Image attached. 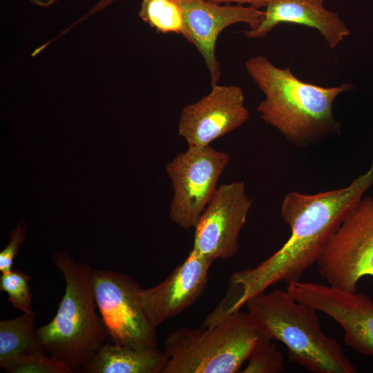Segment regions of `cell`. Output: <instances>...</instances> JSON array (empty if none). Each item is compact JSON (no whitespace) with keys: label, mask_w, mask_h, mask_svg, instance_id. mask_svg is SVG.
<instances>
[{"label":"cell","mask_w":373,"mask_h":373,"mask_svg":"<svg viewBox=\"0 0 373 373\" xmlns=\"http://www.w3.org/2000/svg\"><path fill=\"white\" fill-rule=\"evenodd\" d=\"M372 185L373 159L367 171L345 187L315 194L287 193L281 203L280 216L290 227V236L258 265L231 276L220 301L224 309L233 313L273 285L300 280L317 262L343 220Z\"/></svg>","instance_id":"1"},{"label":"cell","mask_w":373,"mask_h":373,"mask_svg":"<svg viewBox=\"0 0 373 373\" xmlns=\"http://www.w3.org/2000/svg\"><path fill=\"white\" fill-rule=\"evenodd\" d=\"M245 68L265 99L257 106L261 119L291 144L305 148L340 133L333 113L337 97L354 88L352 84L324 87L297 78L289 66L280 68L265 56L251 57Z\"/></svg>","instance_id":"2"},{"label":"cell","mask_w":373,"mask_h":373,"mask_svg":"<svg viewBox=\"0 0 373 373\" xmlns=\"http://www.w3.org/2000/svg\"><path fill=\"white\" fill-rule=\"evenodd\" d=\"M250 325L260 334L283 343L291 361L314 373H356L341 345L321 329L318 311L275 289L246 305Z\"/></svg>","instance_id":"3"},{"label":"cell","mask_w":373,"mask_h":373,"mask_svg":"<svg viewBox=\"0 0 373 373\" xmlns=\"http://www.w3.org/2000/svg\"><path fill=\"white\" fill-rule=\"evenodd\" d=\"M52 260L64 276L65 292L54 318L36 330L37 336L47 354L80 372L108 338L96 311L93 269L64 251L55 253Z\"/></svg>","instance_id":"4"},{"label":"cell","mask_w":373,"mask_h":373,"mask_svg":"<svg viewBox=\"0 0 373 373\" xmlns=\"http://www.w3.org/2000/svg\"><path fill=\"white\" fill-rule=\"evenodd\" d=\"M259 335L241 309L211 325L179 327L164 340L162 373L239 372Z\"/></svg>","instance_id":"5"},{"label":"cell","mask_w":373,"mask_h":373,"mask_svg":"<svg viewBox=\"0 0 373 373\" xmlns=\"http://www.w3.org/2000/svg\"><path fill=\"white\" fill-rule=\"evenodd\" d=\"M92 278L97 309L108 340L138 350L158 348L156 327L141 303L139 284L112 270L93 269Z\"/></svg>","instance_id":"6"},{"label":"cell","mask_w":373,"mask_h":373,"mask_svg":"<svg viewBox=\"0 0 373 373\" xmlns=\"http://www.w3.org/2000/svg\"><path fill=\"white\" fill-rule=\"evenodd\" d=\"M316 264L328 285L350 291H356L362 278L373 277V196L359 201Z\"/></svg>","instance_id":"7"},{"label":"cell","mask_w":373,"mask_h":373,"mask_svg":"<svg viewBox=\"0 0 373 373\" xmlns=\"http://www.w3.org/2000/svg\"><path fill=\"white\" fill-rule=\"evenodd\" d=\"M230 155L207 146L188 147L166 166L173 188L171 220L183 229L194 228L218 188Z\"/></svg>","instance_id":"8"},{"label":"cell","mask_w":373,"mask_h":373,"mask_svg":"<svg viewBox=\"0 0 373 373\" xmlns=\"http://www.w3.org/2000/svg\"><path fill=\"white\" fill-rule=\"evenodd\" d=\"M287 290L297 300L321 312L344 331L347 345L373 357V301L365 294L330 285L295 281Z\"/></svg>","instance_id":"9"},{"label":"cell","mask_w":373,"mask_h":373,"mask_svg":"<svg viewBox=\"0 0 373 373\" xmlns=\"http://www.w3.org/2000/svg\"><path fill=\"white\" fill-rule=\"evenodd\" d=\"M251 205L243 181L219 185L194 227L192 249L213 260L234 256Z\"/></svg>","instance_id":"10"},{"label":"cell","mask_w":373,"mask_h":373,"mask_svg":"<svg viewBox=\"0 0 373 373\" xmlns=\"http://www.w3.org/2000/svg\"><path fill=\"white\" fill-rule=\"evenodd\" d=\"M249 117L242 88L216 84L209 94L182 109L178 134L188 147H204L242 126Z\"/></svg>","instance_id":"11"},{"label":"cell","mask_w":373,"mask_h":373,"mask_svg":"<svg viewBox=\"0 0 373 373\" xmlns=\"http://www.w3.org/2000/svg\"><path fill=\"white\" fill-rule=\"evenodd\" d=\"M181 8L182 37L195 46L211 77V84H218L221 76L220 64L216 55V44L220 32L228 26L245 23L249 30L256 29L265 12L251 6H221L205 0H175Z\"/></svg>","instance_id":"12"},{"label":"cell","mask_w":373,"mask_h":373,"mask_svg":"<svg viewBox=\"0 0 373 373\" xmlns=\"http://www.w3.org/2000/svg\"><path fill=\"white\" fill-rule=\"evenodd\" d=\"M213 261L191 249L183 262L162 283L140 289L141 303L155 327L185 311L200 298Z\"/></svg>","instance_id":"13"},{"label":"cell","mask_w":373,"mask_h":373,"mask_svg":"<svg viewBox=\"0 0 373 373\" xmlns=\"http://www.w3.org/2000/svg\"><path fill=\"white\" fill-rule=\"evenodd\" d=\"M264 12L258 27L245 32L247 37H264L280 23H290L317 30L334 48L350 33L338 15L324 7L323 0H271Z\"/></svg>","instance_id":"14"},{"label":"cell","mask_w":373,"mask_h":373,"mask_svg":"<svg viewBox=\"0 0 373 373\" xmlns=\"http://www.w3.org/2000/svg\"><path fill=\"white\" fill-rule=\"evenodd\" d=\"M169 358L159 348L138 350L108 340L84 367L86 373H162Z\"/></svg>","instance_id":"15"},{"label":"cell","mask_w":373,"mask_h":373,"mask_svg":"<svg viewBox=\"0 0 373 373\" xmlns=\"http://www.w3.org/2000/svg\"><path fill=\"white\" fill-rule=\"evenodd\" d=\"M37 312L32 310L23 315L0 321V367L5 370L10 364L42 352L34 323Z\"/></svg>","instance_id":"16"},{"label":"cell","mask_w":373,"mask_h":373,"mask_svg":"<svg viewBox=\"0 0 373 373\" xmlns=\"http://www.w3.org/2000/svg\"><path fill=\"white\" fill-rule=\"evenodd\" d=\"M139 16L157 32L183 34L182 14L175 0H142Z\"/></svg>","instance_id":"17"},{"label":"cell","mask_w":373,"mask_h":373,"mask_svg":"<svg viewBox=\"0 0 373 373\" xmlns=\"http://www.w3.org/2000/svg\"><path fill=\"white\" fill-rule=\"evenodd\" d=\"M274 340L260 334L247 358L242 373H279L285 370V359Z\"/></svg>","instance_id":"18"},{"label":"cell","mask_w":373,"mask_h":373,"mask_svg":"<svg viewBox=\"0 0 373 373\" xmlns=\"http://www.w3.org/2000/svg\"><path fill=\"white\" fill-rule=\"evenodd\" d=\"M30 277L18 270L12 269L0 276V290L6 292L8 301L17 309L28 313L30 307L32 294L29 286Z\"/></svg>","instance_id":"19"},{"label":"cell","mask_w":373,"mask_h":373,"mask_svg":"<svg viewBox=\"0 0 373 373\" xmlns=\"http://www.w3.org/2000/svg\"><path fill=\"white\" fill-rule=\"evenodd\" d=\"M5 370L10 373H73L66 364L45 352L20 359Z\"/></svg>","instance_id":"20"},{"label":"cell","mask_w":373,"mask_h":373,"mask_svg":"<svg viewBox=\"0 0 373 373\" xmlns=\"http://www.w3.org/2000/svg\"><path fill=\"white\" fill-rule=\"evenodd\" d=\"M26 235V222H19L10 233V241L0 252V271L8 272L12 269L14 260Z\"/></svg>","instance_id":"21"},{"label":"cell","mask_w":373,"mask_h":373,"mask_svg":"<svg viewBox=\"0 0 373 373\" xmlns=\"http://www.w3.org/2000/svg\"><path fill=\"white\" fill-rule=\"evenodd\" d=\"M209 2L215 3H237L238 4L247 3L251 6L260 8H265L271 0H205Z\"/></svg>","instance_id":"22"},{"label":"cell","mask_w":373,"mask_h":373,"mask_svg":"<svg viewBox=\"0 0 373 373\" xmlns=\"http://www.w3.org/2000/svg\"><path fill=\"white\" fill-rule=\"evenodd\" d=\"M117 1H128V0H99L90 10L86 13L80 19H79L75 23L80 22L82 20L87 19L88 17L98 12L99 11L104 9L106 6L111 3Z\"/></svg>","instance_id":"23"},{"label":"cell","mask_w":373,"mask_h":373,"mask_svg":"<svg viewBox=\"0 0 373 373\" xmlns=\"http://www.w3.org/2000/svg\"><path fill=\"white\" fill-rule=\"evenodd\" d=\"M35 5L41 6V7H48L52 5L55 2L56 0H28Z\"/></svg>","instance_id":"24"}]
</instances>
